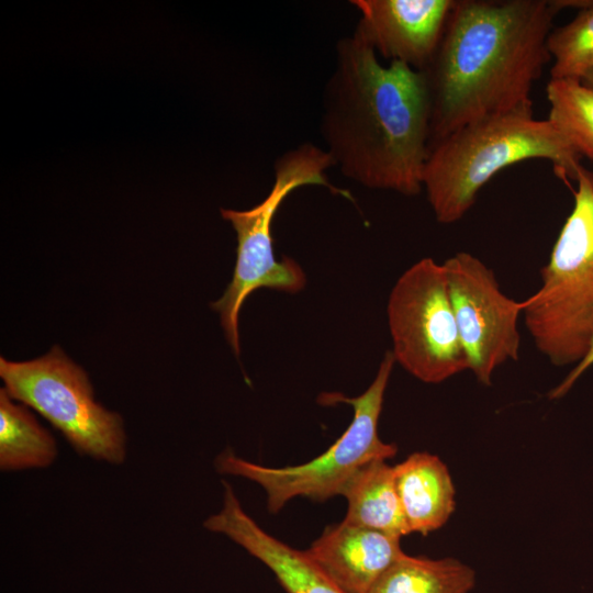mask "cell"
I'll return each instance as SVG.
<instances>
[{"label":"cell","instance_id":"cell-12","mask_svg":"<svg viewBox=\"0 0 593 593\" xmlns=\"http://www.w3.org/2000/svg\"><path fill=\"white\" fill-rule=\"evenodd\" d=\"M401 537L342 522L328 526L305 550L347 593H367L404 553Z\"/></svg>","mask_w":593,"mask_h":593},{"label":"cell","instance_id":"cell-16","mask_svg":"<svg viewBox=\"0 0 593 593\" xmlns=\"http://www.w3.org/2000/svg\"><path fill=\"white\" fill-rule=\"evenodd\" d=\"M474 584V571L457 559L403 553L367 593H469Z\"/></svg>","mask_w":593,"mask_h":593},{"label":"cell","instance_id":"cell-15","mask_svg":"<svg viewBox=\"0 0 593 593\" xmlns=\"http://www.w3.org/2000/svg\"><path fill=\"white\" fill-rule=\"evenodd\" d=\"M57 457L53 435L24 404L0 390V468L3 471L46 468Z\"/></svg>","mask_w":593,"mask_h":593},{"label":"cell","instance_id":"cell-7","mask_svg":"<svg viewBox=\"0 0 593 593\" xmlns=\"http://www.w3.org/2000/svg\"><path fill=\"white\" fill-rule=\"evenodd\" d=\"M4 390L38 412L80 455L113 465L126 456L123 419L94 400L86 371L58 346L29 361L0 358Z\"/></svg>","mask_w":593,"mask_h":593},{"label":"cell","instance_id":"cell-17","mask_svg":"<svg viewBox=\"0 0 593 593\" xmlns=\"http://www.w3.org/2000/svg\"><path fill=\"white\" fill-rule=\"evenodd\" d=\"M548 121L581 157L593 159V89L577 79H551Z\"/></svg>","mask_w":593,"mask_h":593},{"label":"cell","instance_id":"cell-2","mask_svg":"<svg viewBox=\"0 0 593 593\" xmlns=\"http://www.w3.org/2000/svg\"><path fill=\"white\" fill-rule=\"evenodd\" d=\"M553 0H456L423 74L430 144L484 116L533 107L530 91L550 56Z\"/></svg>","mask_w":593,"mask_h":593},{"label":"cell","instance_id":"cell-13","mask_svg":"<svg viewBox=\"0 0 593 593\" xmlns=\"http://www.w3.org/2000/svg\"><path fill=\"white\" fill-rule=\"evenodd\" d=\"M393 469L410 533L425 536L440 528L455 510V488L445 463L428 452H414Z\"/></svg>","mask_w":593,"mask_h":593},{"label":"cell","instance_id":"cell-20","mask_svg":"<svg viewBox=\"0 0 593 593\" xmlns=\"http://www.w3.org/2000/svg\"><path fill=\"white\" fill-rule=\"evenodd\" d=\"M585 86L593 89V69L590 70L581 80Z\"/></svg>","mask_w":593,"mask_h":593},{"label":"cell","instance_id":"cell-6","mask_svg":"<svg viewBox=\"0 0 593 593\" xmlns=\"http://www.w3.org/2000/svg\"><path fill=\"white\" fill-rule=\"evenodd\" d=\"M395 363L391 350L379 366L374 380L357 398L342 393H322V404L347 403L354 417L344 434L322 455L309 462L287 467H266L237 457L231 449L215 460L220 473L246 478L259 484L267 496L269 512L278 513L293 497L326 501L342 495L348 482L367 463L387 460L396 454L394 444L378 434L384 392Z\"/></svg>","mask_w":593,"mask_h":593},{"label":"cell","instance_id":"cell-19","mask_svg":"<svg viewBox=\"0 0 593 593\" xmlns=\"http://www.w3.org/2000/svg\"><path fill=\"white\" fill-rule=\"evenodd\" d=\"M593 366V342L590 346V349L585 357L573 367V369L568 373V376L550 391V399L562 398L574 384V382L590 368Z\"/></svg>","mask_w":593,"mask_h":593},{"label":"cell","instance_id":"cell-1","mask_svg":"<svg viewBox=\"0 0 593 593\" xmlns=\"http://www.w3.org/2000/svg\"><path fill=\"white\" fill-rule=\"evenodd\" d=\"M320 130L345 177L407 197L423 190L430 144L425 76L400 61L383 65L355 32L337 41Z\"/></svg>","mask_w":593,"mask_h":593},{"label":"cell","instance_id":"cell-9","mask_svg":"<svg viewBox=\"0 0 593 593\" xmlns=\"http://www.w3.org/2000/svg\"><path fill=\"white\" fill-rule=\"evenodd\" d=\"M443 265L468 370L491 385L500 366L519 358L524 301L506 295L493 270L471 253L458 251Z\"/></svg>","mask_w":593,"mask_h":593},{"label":"cell","instance_id":"cell-11","mask_svg":"<svg viewBox=\"0 0 593 593\" xmlns=\"http://www.w3.org/2000/svg\"><path fill=\"white\" fill-rule=\"evenodd\" d=\"M221 511L203 526L223 534L261 561L287 593H347L328 578L306 555L265 532L242 507L232 486L225 482Z\"/></svg>","mask_w":593,"mask_h":593},{"label":"cell","instance_id":"cell-14","mask_svg":"<svg viewBox=\"0 0 593 593\" xmlns=\"http://www.w3.org/2000/svg\"><path fill=\"white\" fill-rule=\"evenodd\" d=\"M342 495L347 500L343 522L398 537L411 534L398 495L394 469L385 460L363 466Z\"/></svg>","mask_w":593,"mask_h":593},{"label":"cell","instance_id":"cell-18","mask_svg":"<svg viewBox=\"0 0 593 593\" xmlns=\"http://www.w3.org/2000/svg\"><path fill=\"white\" fill-rule=\"evenodd\" d=\"M547 49L553 65L551 79L582 78L593 69V4L568 24L551 30Z\"/></svg>","mask_w":593,"mask_h":593},{"label":"cell","instance_id":"cell-8","mask_svg":"<svg viewBox=\"0 0 593 593\" xmlns=\"http://www.w3.org/2000/svg\"><path fill=\"white\" fill-rule=\"evenodd\" d=\"M391 353L425 383H440L468 370L443 262L422 258L394 283L387 305Z\"/></svg>","mask_w":593,"mask_h":593},{"label":"cell","instance_id":"cell-10","mask_svg":"<svg viewBox=\"0 0 593 593\" xmlns=\"http://www.w3.org/2000/svg\"><path fill=\"white\" fill-rule=\"evenodd\" d=\"M355 29L379 57L423 71L441 41L456 0H353Z\"/></svg>","mask_w":593,"mask_h":593},{"label":"cell","instance_id":"cell-5","mask_svg":"<svg viewBox=\"0 0 593 593\" xmlns=\"http://www.w3.org/2000/svg\"><path fill=\"white\" fill-rule=\"evenodd\" d=\"M333 166L325 149L303 143L275 161L273 184L260 203L244 211L221 209L222 217L236 232V264L226 290L211 306L219 313L226 340L236 357L240 350L238 316L246 299L261 288L296 293L306 283L305 273L295 260L275 257L271 226L280 204L293 190L312 184L353 200L349 191L328 181L325 171Z\"/></svg>","mask_w":593,"mask_h":593},{"label":"cell","instance_id":"cell-3","mask_svg":"<svg viewBox=\"0 0 593 593\" xmlns=\"http://www.w3.org/2000/svg\"><path fill=\"white\" fill-rule=\"evenodd\" d=\"M582 157L533 107L484 116L435 142L423 175V189L437 222L452 224L474 204L480 190L502 169L528 159H546L563 180H575Z\"/></svg>","mask_w":593,"mask_h":593},{"label":"cell","instance_id":"cell-4","mask_svg":"<svg viewBox=\"0 0 593 593\" xmlns=\"http://www.w3.org/2000/svg\"><path fill=\"white\" fill-rule=\"evenodd\" d=\"M574 204L524 301V324L553 366L578 365L593 342V172L578 170Z\"/></svg>","mask_w":593,"mask_h":593}]
</instances>
